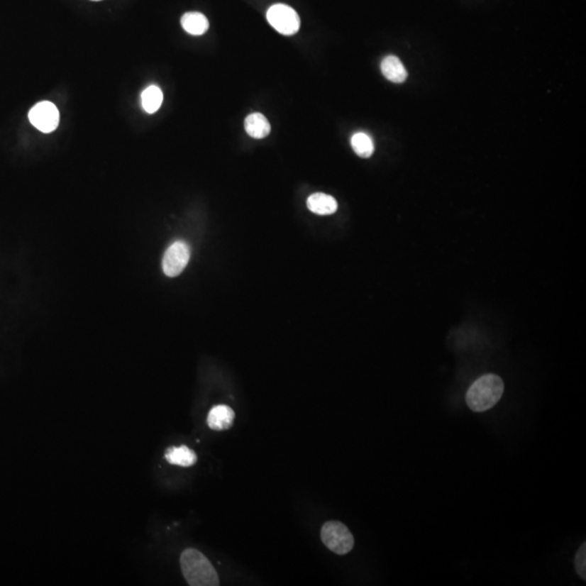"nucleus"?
I'll use <instances>...</instances> for the list:
<instances>
[{
    "instance_id": "obj_1",
    "label": "nucleus",
    "mask_w": 586,
    "mask_h": 586,
    "mask_svg": "<svg viewBox=\"0 0 586 586\" xmlns=\"http://www.w3.org/2000/svg\"><path fill=\"white\" fill-rule=\"evenodd\" d=\"M503 393L504 382L501 377L485 375L477 379L467 391L466 403L471 411L482 413L495 407Z\"/></svg>"
},
{
    "instance_id": "obj_2",
    "label": "nucleus",
    "mask_w": 586,
    "mask_h": 586,
    "mask_svg": "<svg viewBox=\"0 0 586 586\" xmlns=\"http://www.w3.org/2000/svg\"><path fill=\"white\" fill-rule=\"evenodd\" d=\"M182 575L190 586L219 585L215 568L202 553L194 548H187L180 555Z\"/></svg>"
},
{
    "instance_id": "obj_3",
    "label": "nucleus",
    "mask_w": 586,
    "mask_h": 586,
    "mask_svg": "<svg viewBox=\"0 0 586 586\" xmlns=\"http://www.w3.org/2000/svg\"><path fill=\"white\" fill-rule=\"evenodd\" d=\"M321 538L325 546L337 555H346L354 547L353 534L340 521L326 522L321 528Z\"/></svg>"
},
{
    "instance_id": "obj_4",
    "label": "nucleus",
    "mask_w": 586,
    "mask_h": 586,
    "mask_svg": "<svg viewBox=\"0 0 586 586\" xmlns=\"http://www.w3.org/2000/svg\"><path fill=\"white\" fill-rule=\"evenodd\" d=\"M266 18L275 30L286 36L296 34L300 28V18L296 10L284 4L272 6L267 10Z\"/></svg>"
},
{
    "instance_id": "obj_5",
    "label": "nucleus",
    "mask_w": 586,
    "mask_h": 586,
    "mask_svg": "<svg viewBox=\"0 0 586 586\" xmlns=\"http://www.w3.org/2000/svg\"><path fill=\"white\" fill-rule=\"evenodd\" d=\"M190 260V248L185 241H175L163 256L162 267L169 277H176L185 270Z\"/></svg>"
},
{
    "instance_id": "obj_6",
    "label": "nucleus",
    "mask_w": 586,
    "mask_h": 586,
    "mask_svg": "<svg viewBox=\"0 0 586 586\" xmlns=\"http://www.w3.org/2000/svg\"><path fill=\"white\" fill-rule=\"evenodd\" d=\"M30 122L40 132L48 133L57 130L60 121V114L57 106L49 101H42L31 109L28 114Z\"/></svg>"
},
{
    "instance_id": "obj_7",
    "label": "nucleus",
    "mask_w": 586,
    "mask_h": 586,
    "mask_svg": "<svg viewBox=\"0 0 586 586\" xmlns=\"http://www.w3.org/2000/svg\"><path fill=\"white\" fill-rule=\"evenodd\" d=\"M235 413L226 405H217L208 415V426L215 431L229 429L233 426Z\"/></svg>"
},
{
    "instance_id": "obj_8",
    "label": "nucleus",
    "mask_w": 586,
    "mask_h": 586,
    "mask_svg": "<svg viewBox=\"0 0 586 586\" xmlns=\"http://www.w3.org/2000/svg\"><path fill=\"white\" fill-rule=\"evenodd\" d=\"M381 72L383 77L395 84L407 81V71L404 65L397 57L388 56L381 62Z\"/></svg>"
},
{
    "instance_id": "obj_9",
    "label": "nucleus",
    "mask_w": 586,
    "mask_h": 586,
    "mask_svg": "<svg viewBox=\"0 0 586 586\" xmlns=\"http://www.w3.org/2000/svg\"><path fill=\"white\" fill-rule=\"evenodd\" d=\"M307 208L315 214L331 215L338 210V204L333 197L317 192L307 199Z\"/></svg>"
},
{
    "instance_id": "obj_10",
    "label": "nucleus",
    "mask_w": 586,
    "mask_h": 586,
    "mask_svg": "<svg viewBox=\"0 0 586 586\" xmlns=\"http://www.w3.org/2000/svg\"><path fill=\"white\" fill-rule=\"evenodd\" d=\"M245 132L255 139L265 138L270 135V124L262 114H252L245 121Z\"/></svg>"
},
{
    "instance_id": "obj_11",
    "label": "nucleus",
    "mask_w": 586,
    "mask_h": 586,
    "mask_svg": "<svg viewBox=\"0 0 586 586\" xmlns=\"http://www.w3.org/2000/svg\"><path fill=\"white\" fill-rule=\"evenodd\" d=\"M182 28L190 35L200 36L209 30V21L204 14L200 12H187L180 20Z\"/></svg>"
},
{
    "instance_id": "obj_12",
    "label": "nucleus",
    "mask_w": 586,
    "mask_h": 586,
    "mask_svg": "<svg viewBox=\"0 0 586 586\" xmlns=\"http://www.w3.org/2000/svg\"><path fill=\"white\" fill-rule=\"evenodd\" d=\"M165 458L170 464L180 467H190L197 462L196 453L185 446L169 448L165 453Z\"/></svg>"
},
{
    "instance_id": "obj_13",
    "label": "nucleus",
    "mask_w": 586,
    "mask_h": 586,
    "mask_svg": "<svg viewBox=\"0 0 586 586\" xmlns=\"http://www.w3.org/2000/svg\"><path fill=\"white\" fill-rule=\"evenodd\" d=\"M163 102V93L157 86H149L141 94V104L147 114H153L159 110Z\"/></svg>"
},
{
    "instance_id": "obj_14",
    "label": "nucleus",
    "mask_w": 586,
    "mask_h": 586,
    "mask_svg": "<svg viewBox=\"0 0 586 586\" xmlns=\"http://www.w3.org/2000/svg\"><path fill=\"white\" fill-rule=\"evenodd\" d=\"M351 145L354 153H355L358 157H364V159L372 157V153H374V141H372V137L368 136V135L365 134V133H355V134L352 136Z\"/></svg>"
},
{
    "instance_id": "obj_15",
    "label": "nucleus",
    "mask_w": 586,
    "mask_h": 586,
    "mask_svg": "<svg viewBox=\"0 0 586 586\" xmlns=\"http://www.w3.org/2000/svg\"><path fill=\"white\" fill-rule=\"evenodd\" d=\"M586 545L585 543H583L581 547H580L579 551H577V556H575V570L577 573H579L580 577L582 579H586V563H585V558H586Z\"/></svg>"
},
{
    "instance_id": "obj_16",
    "label": "nucleus",
    "mask_w": 586,
    "mask_h": 586,
    "mask_svg": "<svg viewBox=\"0 0 586 586\" xmlns=\"http://www.w3.org/2000/svg\"><path fill=\"white\" fill-rule=\"evenodd\" d=\"M94 1H99V0H94Z\"/></svg>"
}]
</instances>
